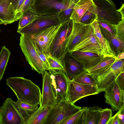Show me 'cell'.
I'll return each mask as SVG.
<instances>
[{"mask_svg":"<svg viewBox=\"0 0 124 124\" xmlns=\"http://www.w3.org/2000/svg\"><path fill=\"white\" fill-rule=\"evenodd\" d=\"M6 84L13 90L18 100L33 105H40V89L30 80L21 77H10L6 79Z\"/></svg>","mask_w":124,"mask_h":124,"instance_id":"6da1fadb","label":"cell"},{"mask_svg":"<svg viewBox=\"0 0 124 124\" xmlns=\"http://www.w3.org/2000/svg\"><path fill=\"white\" fill-rule=\"evenodd\" d=\"M73 22L70 19L61 26L50 47L49 54L61 61L68 53L67 46L71 32Z\"/></svg>","mask_w":124,"mask_h":124,"instance_id":"7a4b0ae2","label":"cell"},{"mask_svg":"<svg viewBox=\"0 0 124 124\" xmlns=\"http://www.w3.org/2000/svg\"><path fill=\"white\" fill-rule=\"evenodd\" d=\"M19 45L26 59L31 66L32 70L41 74L46 71L47 70L29 36L21 34Z\"/></svg>","mask_w":124,"mask_h":124,"instance_id":"3957f363","label":"cell"},{"mask_svg":"<svg viewBox=\"0 0 124 124\" xmlns=\"http://www.w3.org/2000/svg\"><path fill=\"white\" fill-rule=\"evenodd\" d=\"M124 72V59H118L104 71L91 75L95 80L99 93L105 90L115 81L117 77Z\"/></svg>","mask_w":124,"mask_h":124,"instance_id":"277c9868","label":"cell"},{"mask_svg":"<svg viewBox=\"0 0 124 124\" xmlns=\"http://www.w3.org/2000/svg\"><path fill=\"white\" fill-rule=\"evenodd\" d=\"M81 109L68 101H59L51 107L45 124H60Z\"/></svg>","mask_w":124,"mask_h":124,"instance_id":"5b68a950","label":"cell"},{"mask_svg":"<svg viewBox=\"0 0 124 124\" xmlns=\"http://www.w3.org/2000/svg\"><path fill=\"white\" fill-rule=\"evenodd\" d=\"M61 25V24L47 27L29 36L34 45L41 52L49 54Z\"/></svg>","mask_w":124,"mask_h":124,"instance_id":"8992f818","label":"cell"},{"mask_svg":"<svg viewBox=\"0 0 124 124\" xmlns=\"http://www.w3.org/2000/svg\"><path fill=\"white\" fill-rule=\"evenodd\" d=\"M58 14L38 16L30 24L17 32L21 35L30 36L47 27L61 24Z\"/></svg>","mask_w":124,"mask_h":124,"instance_id":"52a82bcc","label":"cell"},{"mask_svg":"<svg viewBox=\"0 0 124 124\" xmlns=\"http://www.w3.org/2000/svg\"><path fill=\"white\" fill-rule=\"evenodd\" d=\"M95 5L98 18L113 25L121 20L120 13L111 0H93Z\"/></svg>","mask_w":124,"mask_h":124,"instance_id":"ba28073f","label":"cell"},{"mask_svg":"<svg viewBox=\"0 0 124 124\" xmlns=\"http://www.w3.org/2000/svg\"><path fill=\"white\" fill-rule=\"evenodd\" d=\"M51 84L57 102L68 101L67 97L68 79L63 70L50 69L48 70Z\"/></svg>","mask_w":124,"mask_h":124,"instance_id":"9c48e42d","label":"cell"},{"mask_svg":"<svg viewBox=\"0 0 124 124\" xmlns=\"http://www.w3.org/2000/svg\"><path fill=\"white\" fill-rule=\"evenodd\" d=\"M2 124H25V121L16 101L8 98L0 107Z\"/></svg>","mask_w":124,"mask_h":124,"instance_id":"30bf717a","label":"cell"},{"mask_svg":"<svg viewBox=\"0 0 124 124\" xmlns=\"http://www.w3.org/2000/svg\"><path fill=\"white\" fill-rule=\"evenodd\" d=\"M99 93L96 87L81 84L68 79L67 99L68 101L74 104L83 98Z\"/></svg>","mask_w":124,"mask_h":124,"instance_id":"8fae6325","label":"cell"},{"mask_svg":"<svg viewBox=\"0 0 124 124\" xmlns=\"http://www.w3.org/2000/svg\"><path fill=\"white\" fill-rule=\"evenodd\" d=\"M101 49L93 32L90 25H86L85 32L78 43L71 52H89L101 54Z\"/></svg>","mask_w":124,"mask_h":124,"instance_id":"7c38bea8","label":"cell"},{"mask_svg":"<svg viewBox=\"0 0 124 124\" xmlns=\"http://www.w3.org/2000/svg\"><path fill=\"white\" fill-rule=\"evenodd\" d=\"M65 8L63 0H34L31 10L39 16L58 14Z\"/></svg>","mask_w":124,"mask_h":124,"instance_id":"4fadbf2b","label":"cell"},{"mask_svg":"<svg viewBox=\"0 0 124 124\" xmlns=\"http://www.w3.org/2000/svg\"><path fill=\"white\" fill-rule=\"evenodd\" d=\"M104 92L105 103L111 106L113 111L124 108V91L119 89L115 81Z\"/></svg>","mask_w":124,"mask_h":124,"instance_id":"5bb4252c","label":"cell"},{"mask_svg":"<svg viewBox=\"0 0 124 124\" xmlns=\"http://www.w3.org/2000/svg\"><path fill=\"white\" fill-rule=\"evenodd\" d=\"M42 75L43 79L42 100L39 109L45 107H52L58 103L55 96L48 72L46 71Z\"/></svg>","mask_w":124,"mask_h":124,"instance_id":"9a60e30c","label":"cell"},{"mask_svg":"<svg viewBox=\"0 0 124 124\" xmlns=\"http://www.w3.org/2000/svg\"><path fill=\"white\" fill-rule=\"evenodd\" d=\"M69 52L82 65L86 71L97 64L104 57L102 55L90 52L74 51Z\"/></svg>","mask_w":124,"mask_h":124,"instance_id":"2e32d148","label":"cell"},{"mask_svg":"<svg viewBox=\"0 0 124 124\" xmlns=\"http://www.w3.org/2000/svg\"><path fill=\"white\" fill-rule=\"evenodd\" d=\"M62 62L65 74L69 79L71 80L85 71L82 65L68 52L64 57Z\"/></svg>","mask_w":124,"mask_h":124,"instance_id":"e0dca14e","label":"cell"},{"mask_svg":"<svg viewBox=\"0 0 124 124\" xmlns=\"http://www.w3.org/2000/svg\"><path fill=\"white\" fill-rule=\"evenodd\" d=\"M0 21L5 25L17 21L13 0L0 1Z\"/></svg>","mask_w":124,"mask_h":124,"instance_id":"ac0fdd59","label":"cell"},{"mask_svg":"<svg viewBox=\"0 0 124 124\" xmlns=\"http://www.w3.org/2000/svg\"><path fill=\"white\" fill-rule=\"evenodd\" d=\"M93 33L101 48V54L104 57L116 56L108 41L102 34L99 26L95 20L90 24Z\"/></svg>","mask_w":124,"mask_h":124,"instance_id":"d6986e66","label":"cell"},{"mask_svg":"<svg viewBox=\"0 0 124 124\" xmlns=\"http://www.w3.org/2000/svg\"><path fill=\"white\" fill-rule=\"evenodd\" d=\"M99 26L102 34L109 42L110 47L116 56L119 54L124 52V40L101 26Z\"/></svg>","mask_w":124,"mask_h":124,"instance_id":"ffe728a7","label":"cell"},{"mask_svg":"<svg viewBox=\"0 0 124 124\" xmlns=\"http://www.w3.org/2000/svg\"><path fill=\"white\" fill-rule=\"evenodd\" d=\"M72 30L67 46L68 52H70L78 43L85 31L86 25L73 21Z\"/></svg>","mask_w":124,"mask_h":124,"instance_id":"44dd1931","label":"cell"},{"mask_svg":"<svg viewBox=\"0 0 124 124\" xmlns=\"http://www.w3.org/2000/svg\"><path fill=\"white\" fill-rule=\"evenodd\" d=\"M93 0H80L74 5L70 19L79 23L84 14L93 4Z\"/></svg>","mask_w":124,"mask_h":124,"instance_id":"7402d4cb","label":"cell"},{"mask_svg":"<svg viewBox=\"0 0 124 124\" xmlns=\"http://www.w3.org/2000/svg\"><path fill=\"white\" fill-rule=\"evenodd\" d=\"M51 107H45L38 108L27 120L25 124H45Z\"/></svg>","mask_w":124,"mask_h":124,"instance_id":"603a6c76","label":"cell"},{"mask_svg":"<svg viewBox=\"0 0 124 124\" xmlns=\"http://www.w3.org/2000/svg\"><path fill=\"white\" fill-rule=\"evenodd\" d=\"M116 59V56L104 57L97 64L86 71L91 75L101 73L109 68L114 62Z\"/></svg>","mask_w":124,"mask_h":124,"instance_id":"cb8c5ba5","label":"cell"},{"mask_svg":"<svg viewBox=\"0 0 124 124\" xmlns=\"http://www.w3.org/2000/svg\"><path fill=\"white\" fill-rule=\"evenodd\" d=\"M25 121L27 120L38 109V105H33L18 100L16 101Z\"/></svg>","mask_w":124,"mask_h":124,"instance_id":"d4e9b609","label":"cell"},{"mask_svg":"<svg viewBox=\"0 0 124 124\" xmlns=\"http://www.w3.org/2000/svg\"><path fill=\"white\" fill-rule=\"evenodd\" d=\"M101 109L98 106L86 107V124H99Z\"/></svg>","mask_w":124,"mask_h":124,"instance_id":"484cf974","label":"cell"},{"mask_svg":"<svg viewBox=\"0 0 124 124\" xmlns=\"http://www.w3.org/2000/svg\"><path fill=\"white\" fill-rule=\"evenodd\" d=\"M65 8L58 14V17L61 24L70 20V17L75 4L71 0H63Z\"/></svg>","mask_w":124,"mask_h":124,"instance_id":"4316f807","label":"cell"},{"mask_svg":"<svg viewBox=\"0 0 124 124\" xmlns=\"http://www.w3.org/2000/svg\"><path fill=\"white\" fill-rule=\"evenodd\" d=\"M97 18L96 7L94 3L83 15L80 23L85 25L90 24Z\"/></svg>","mask_w":124,"mask_h":124,"instance_id":"83f0119b","label":"cell"},{"mask_svg":"<svg viewBox=\"0 0 124 124\" xmlns=\"http://www.w3.org/2000/svg\"><path fill=\"white\" fill-rule=\"evenodd\" d=\"M10 54L5 46H3L0 52V81L3 78Z\"/></svg>","mask_w":124,"mask_h":124,"instance_id":"f1b7e54d","label":"cell"},{"mask_svg":"<svg viewBox=\"0 0 124 124\" xmlns=\"http://www.w3.org/2000/svg\"><path fill=\"white\" fill-rule=\"evenodd\" d=\"M81 84L92 85L97 87L96 82L93 77L86 71L71 79Z\"/></svg>","mask_w":124,"mask_h":124,"instance_id":"f546056e","label":"cell"},{"mask_svg":"<svg viewBox=\"0 0 124 124\" xmlns=\"http://www.w3.org/2000/svg\"><path fill=\"white\" fill-rule=\"evenodd\" d=\"M37 16L34 14L31 9L26 11L19 19L17 31L23 28L31 23L36 18Z\"/></svg>","mask_w":124,"mask_h":124,"instance_id":"4dcf8cb0","label":"cell"},{"mask_svg":"<svg viewBox=\"0 0 124 124\" xmlns=\"http://www.w3.org/2000/svg\"><path fill=\"white\" fill-rule=\"evenodd\" d=\"M45 55L50 65V70H64V67L62 62L49 54H46Z\"/></svg>","mask_w":124,"mask_h":124,"instance_id":"1f68e13d","label":"cell"},{"mask_svg":"<svg viewBox=\"0 0 124 124\" xmlns=\"http://www.w3.org/2000/svg\"><path fill=\"white\" fill-rule=\"evenodd\" d=\"M112 116V112L111 109L108 108L101 109L99 124H107Z\"/></svg>","mask_w":124,"mask_h":124,"instance_id":"d6a6232c","label":"cell"},{"mask_svg":"<svg viewBox=\"0 0 124 124\" xmlns=\"http://www.w3.org/2000/svg\"><path fill=\"white\" fill-rule=\"evenodd\" d=\"M95 21L99 26L109 32L116 35V30L114 25L98 17Z\"/></svg>","mask_w":124,"mask_h":124,"instance_id":"836d02e7","label":"cell"},{"mask_svg":"<svg viewBox=\"0 0 124 124\" xmlns=\"http://www.w3.org/2000/svg\"><path fill=\"white\" fill-rule=\"evenodd\" d=\"M85 108V107H84L80 110L62 122L60 124H77L79 117Z\"/></svg>","mask_w":124,"mask_h":124,"instance_id":"e575fe53","label":"cell"},{"mask_svg":"<svg viewBox=\"0 0 124 124\" xmlns=\"http://www.w3.org/2000/svg\"><path fill=\"white\" fill-rule=\"evenodd\" d=\"M114 25L116 30V35L124 40V18Z\"/></svg>","mask_w":124,"mask_h":124,"instance_id":"d590c367","label":"cell"},{"mask_svg":"<svg viewBox=\"0 0 124 124\" xmlns=\"http://www.w3.org/2000/svg\"><path fill=\"white\" fill-rule=\"evenodd\" d=\"M34 0H25L21 9L18 17V20L21 18L23 14L27 10L31 9Z\"/></svg>","mask_w":124,"mask_h":124,"instance_id":"8d00e7d4","label":"cell"},{"mask_svg":"<svg viewBox=\"0 0 124 124\" xmlns=\"http://www.w3.org/2000/svg\"><path fill=\"white\" fill-rule=\"evenodd\" d=\"M115 82L119 89L124 91V72L121 73L117 77Z\"/></svg>","mask_w":124,"mask_h":124,"instance_id":"74e56055","label":"cell"},{"mask_svg":"<svg viewBox=\"0 0 124 124\" xmlns=\"http://www.w3.org/2000/svg\"><path fill=\"white\" fill-rule=\"evenodd\" d=\"M34 46L40 57L46 67L47 70H48L50 69V66L46 56L45 54L41 52L34 45Z\"/></svg>","mask_w":124,"mask_h":124,"instance_id":"f35d334b","label":"cell"},{"mask_svg":"<svg viewBox=\"0 0 124 124\" xmlns=\"http://www.w3.org/2000/svg\"><path fill=\"white\" fill-rule=\"evenodd\" d=\"M86 107L79 117L77 124H86Z\"/></svg>","mask_w":124,"mask_h":124,"instance_id":"ab89813d","label":"cell"},{"mask_svg":"<svg viewBox=\"0 0 124 124\" xmlns=\"http://www.w3.org/2000/svg\"><path fill=\"white\" fill-rule=\"evenodd\" d=\"M25 0H19L15 11L16 17V21L18 20V16L22 7Z\"/></svg>","mask_w":124,"mask_h":124,"instance_id":"60d3db41","label":"cell"},{"mask_svg":"<svg viewBox=\"0 0 124 124\" xmlns=\"http://www.w3.org/2000/svg\"><path fill=\"white\" fill-rule=\"evenodd\" d=\"M119 124H124V108L118 111Z\"/></svg>","mask_w":124,"mask_h":124,"instance_id":"b9f144b4","label":"cell"},{"mask_svg":"<svg viewBox=\"0 0 124 124\" xmlns=\"http://www.w3.org/2000/svg\"><path fill=\"white\" fill-rule=\"evenodd\" d=\"M118 112L113 116H112L107 124H119L118 117Z\"/></svg>","mask_w":124,"mask_h":124,"instance_id":"7bdbcfd3","label":"cell"},{"mask_svg":"<svg viewBox=\"0 0 124 124\" xmlns=\"http://www.w3.org/2000/svg\"><path fill=\"white\" fill-rule=\"evenodd\" d=\"M117 10L120 14L121 15V19L124 18V4H122V5L120 8Z\"/></svg>","mask_w":124,"mask_h":124,"instance_id":"ee69618b","label":"cell"},{"mask_svg":"<svg viewBox=\"0 0 124 124\" xmlns=\"http://www.w3.org/2000/svg\"><path fill=\"white\" fill-rule=\"evenodd\" d=\"M116 58L118 59H124V52L121 53L116 56Z\"/></svg>","mask_w":124,"mask_h":124,"instance_id":"f6af8a7d","label":"cell"},{"mask_svg":"<svg viewBox=\"0 0 124 124\" xmlns=\"http://www.w3.org/2000/svg\"><path fill=\"white\" fill-rule=\"evenodd\" d=\"M19 0H13V3L14 8L16 11L17 4Z\"/></svg>","mask_w":124,"mask_h":124,"instance_id":"bcb514c9","label":"cell"},{"mask_svg":"<svg viewBox=\"0 0 124 124\" xmlns=\"http://www.w3.org/2000/svg\"><path fill=\"white\" fill-rule=\"evenodd\" d=\"M80 0H71L73 3L75 4L77 3Z\"/></svg>","mask_w":124,"mask_h":124,"instance_id":"7dc6e473","label":"cell"},{"mask_svg":"<svg viewBox=\"0 0 124 124\" xmlns=\"http://www.w3.org/2000/svg\"><path fill=\"white\" fill-rule=\"evenodd\" d=\"M2 120L1 116L0 113V124H2Z\"/></svg>","mask_w":124,"mask_h":124,"instance_id":"c3c4849f","label":"cell"},{"mask_svg":"<svg viewBox=\"0 0 124 124\" xmlns=\"http://www.w3.org/2000/svg\"><path fill=\"white\" fill-rule=\"evenodd\" d=\"M3 24V22L2 21H0V25L1 24Z\"/></svg>","mask_w":124,"mask_h":124,"instance_id":"681fc988","label":"cell"},{"mask_svg":"<svg viewBox=\"0 0 124 124\" xmlns=\"http://www.w3.org/2000/svg\"></svg>","mask_w":124,"mask_h":124,"instance_id":"f907efd6","label":"cell"}]
</instances>
